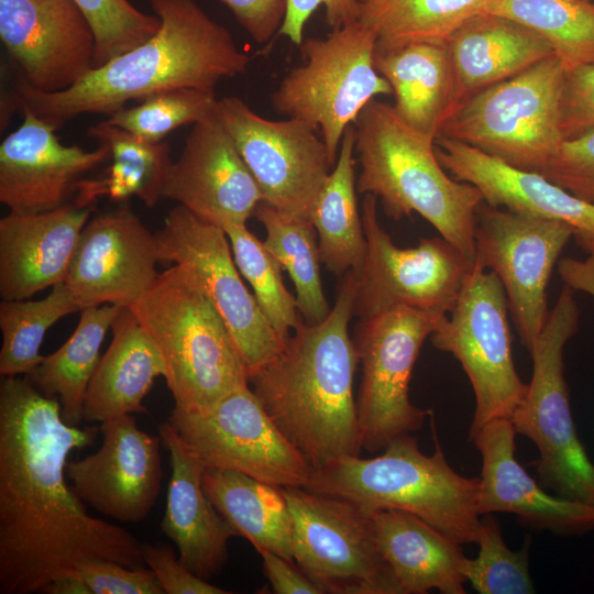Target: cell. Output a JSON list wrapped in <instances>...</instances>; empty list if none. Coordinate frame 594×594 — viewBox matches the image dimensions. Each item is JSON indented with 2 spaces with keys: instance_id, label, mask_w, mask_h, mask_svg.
<instances>
[{
  "instance_id": "cell-32",
  "label": "cell",
  "mask_w": 594,
  "mask_h": 594,
  "mask_svg": "<svg viewBox=\"0 0 594 594\" xmlns=\"http://www.w3.org/2000/svg\"><path fill=\"white\" fill-rule=\"evenodd\" d=\"M354 152L352 124L343 134L337 162L310 212L318 234L320 262L338 276L358 271L366 251L362 215L358 209Z\"/></svg>"
},
{
  "instance_id": "cell-25",
  "label": "cell",
  "mask_w": 594,
  "mask_h": 594,
  "mask_svg": "<svg viewBox=\"0 0 594 594\" xmlns=\"http://www.w3.org/2000/svg\"><path fill=\"white\" fill-rule=\"evenodd\" d=\"M92 207L65 204L36 213L9 212L0 219V296L29 299L65 282Z\"/></svg>"
},
{
  "instance_id": "cell-37",
  "label": "cell",
  "mask_w": 594,
  "mask_h": 594,
  "mask_svg": "<svg viewBox=\"0 0 594 594\" xmlns=\"http://www.w3.org/2000/svg\"><path fill=\"white\" fill-rule=\"evenodd\" d=\"M80 311L65 282L52 287L40 300L0 302V375L30 374L44 359L40 349L46 331L59 319Z\"/></svg>"
},
{
  "instance_id": "cell-19",
  "label": "cell",
  "mask_w": 594,
  "mask_h": 594,
  "mask_svg": "<svg viewBox=\"0 0 594 594\" xmlns=\"http://www.w3.org/2000/svg\"><path fill=\"white\" fill-rule=\"evenodd\" d=\"M160 262L155 234L124 206L86 223L65 284L80 311L106 304L130 308L155 282Z\"/></svg>"
},
{
  "instance_id": "cell-33",
  "label": "cell",
  "mask_w": 594,
  "mask_h": 594,
  "mask_svg": "<svg viewBox=\"0 0 594 594\" xmlns=\"http://www.w3.org/2000/svg\"><path fill=\"white\" fill-rule=\"evenodd\" d=\"M123 309L111 304L82 309L67 341L25 375L43 395L58 398L62 416L68 425L84 421V399L100 360V346Z\"/></svg>"
},
{
  "instance_id": "cell-4",
  "label": "cell",
  "mask_w": 594,
  "mask_h": 594,
  "mask_svg": "<svg viewBox=\"0 0 594 594\" xmlns=\"http://www.w3.org/2000/svg\"><path fill=\"white\" fill-rule=\"evenodd\" d=\"M353 127L361 165L356 190L374 195L394 220L420 215L474 263L476 211L483 197L473 185L448 175L438 161L436 140L407 124L394 106L376 99Z\"/></svg>"
},
{
  "instance_id": "cell-20",
  "label": "cell",
  "mask_w": 594,
  "mask_h": 594,
  "mask_svg": "<svg viewBox=\"0 0 594 594\" xmlns=\"http://www.w3.org/2000/svg\"><path fill=\"white\" fill-rule=\"evenodd\" d=\"M100 431V448L84 459L67 461L66 475L77 496L103 516L141 522L161 491V437L140 429L132 415L102 422Z\"/></svg>"
},
{
  "instance_id": "cell-7",
  "label": "cell",
  "mask_w": 594,
  "mask_h": 594,
  "mask_svg": "<svg viewBox=\"0 0 594 594\" xmlns=\"http://www.w3.org/2000/svg\"><path fill=\"white\" fill-rule=\"evenodd\" d=\"M564 285L531 351L532 375L510 420L539 451L540 484L554 495L594 506V463L574 426L564 377V348L578 332L580 309Z\"/></svg>"
},
{
  "instance_id": "cell-9",
  "label": "cell",
  "mask_w": 594,
  "mask_h": 594,
  "mask_svg": "<svg viewBox=\"0 0 594 594\" xmlns=\"http://www.w3.org/2000/svg\"><path fill=\"white\" fill-rule=\"evenodd\" d=\"M299 47L304 63L282 79L271 103L276 113L316 127L334 165L345 130L392 87L374 65L376 36L359 20Z\"/></svg>"
},
{
  "instance_id": "cell-31",
  "label": "cell",
  "mask_w": 594,
  "mask_h": 594,
  "mask_svg": "<svg viewBox=\"0 0 594 594\" xmlns=\"http://www.w3.org/2000/svg\"><path fill=\"white\" fill-rule=\"evenodd\" d=\"M202 486L237 537L249 540L257 552L266 550L294 561L293 520L280 487L211 466L204 471Z\"/></svg>"
},
{
  "instance_id": "cell-26",
  "label": "cell",
  "mask_w": 594,
  "mask_h": 594,
  "mask_svg": "<svg viewBox=\"0 0 594 594\" xmlns=\"http://www.w3.org/2000/svg\"><path fill=\"white\" fill-rule=\"evenodd\" d=\"M158 433L172 468L161 529L175 543L179 561L209 581L226 566L228 542L237 534L205 492L202 474L207 465L168 421L158 426Z\"/></svg>"
},
{
  "instance_id": "cell-38",
  "label": "cell",
  "mask_w": 594,
  "mask_h": 594,
  "mask_svg": "<svg viewBox=\"0 0 594 594\" xmlns=\"http://www.w3.org/2000/svg\"><path fill=\"white\" fill-rule=\"evenodd\" d=\"M222 228L240 274L252 286L256 301L276 332L287 340L304 320L296 297L284 284L280 264L245 223H227Z\"/></svg>"
},
{
  "instance_id": "cell-50",
  "label": "cell",
  "mask_w": 594,
  "mask_h": 594,
  "mask_svg": "<svg viewBox=\"0 0 594 594\" xmlns=\"http://www.w3.org/2000/svg\"><path fill=\"white\" fill-rule=\"evenodd\" d=\"M558 273L564 285L594 297V255L585 260L565 257L558 263Z\"/></svg>"
},
{
  "instance_id": "cell-21",
  "label": "cell",
  "mask_w": 594,
  "mask_h": 594,
  "mask_svg": "<svg viewBox=\"0 0 594 594\" xmlns=\"http://www.w3.org/2000/svg\"><path fill=\"white\" fill-rule=\"evenodd\" d=\"M161 197L221 227L254 216L261 189L216 110L193 125L164 176Z\"/></svg>"
},
{
  "instance_id": "cell-43",
  "label": "cell",
  "mask_w": 594,
  "mask_h": 594,
  "mask_svg": "<svg viewBox=\"0 0 594 594\" xmlns=\"http://www.w3.org/2000/svg\"><path fill=\"white\" fill-rule=\"evenodd\" d=\"M540 174L574 196L594 204V128L564 140Z\"/></svg>"
},
{
  "instance_id": "cell-47",
  "label": "cell",
  "mask_w": 594,
  "mask_h": 594,
  "mask_svg": "<svg viewBox=\"0 0 594 594\" xmlns=\"http://www.w3.org/2000/svg\"><path fill=\"white\" fill-rule=\"evenodd\" d=\"M320 6L324 7L326 23L331 30L359 19L358 0H287L285 19L277 34L299 46L306 23Z\"/></svg>"
},
{
  "instance_id": "cell-39",
  "label": "cell",
  "mask_w": 594,
  "mask_h": 594,
  "mask_svg": "<svg viewBox=\"0 0 594 594\" xmlns=\"http://www.w3.org/2000/svg\"><path fill=\"white\" fill-rule=\"evenodd\" d=\"M215 90L178 88L152 95L134 107H123L109 116V124L148 142H162L172 131L215 113Z\"/></svg>"
},
{
  "instance_id": "cell-23",
  "label": "cell",
  "mask_w": 594,
  "mask_h": 594,
  "mask_svg": "<svg viewBox=\"0 0 594 594\" xmlns=\"http://www.w3.org/2000/svg\"><path fill=\"white\" fill-rule=\"evenodd\" d=\"M438 161L454 179L469 183L491 207L559 220L576 244L594 255V204L583 200L540 173L514 167L472 145L437 138Z\"/></svg>"
},
{
  "instance_id": "cell-29",
  "label": "cell",
  "mask_w": 594,
  "mask_h": 594,
  "mask_svg": "<svg viewBox=\"0 0 594 594\" xmlns=\"http://www.w3.org/2000/svg\"><path fill=\"white\" fill-rule=\"evenodd\" d=\"M112 341L100 358L86 391L82 420L105 422L147 414L143 399L166 374L163 358L134 314L124 308L112 327Z\"/></svg>"
},
{
  "instance_id": "cell-49",
  "label": "cell",
  "mask_w": 594,
  "mask_h": 594,
  "mask_svg": "<svg viewBox=\"0 0 594 594\" xmlns=\"http://www.w3.org/2000/svg\"><path fill=\"white\" fill-rule=\"evenodd\" d=\"M264 574L276 594H323L322 590L298 566L271 551H260Z\"/></svg>"
},
{
  "instance_id": "cell-5",
  "label": "cell",
  "mask_w": 594,
  "mask_h": 594,
  "mask_svg": "<svg viewBox=\"0 0 594 594\" xmlns=\"http://www.w3.org/2000/svg\"><path fill=\"white\" fill-rule=\"evenodd\" d=\"M435 446L427 455L406 433L374 458L348 457L312 470L304 488L346 499L369 514L407 512L461 546L476 543L480 479L464 477L451 468L436 433Z\"/></svg>"
},
{
  "instance_id": "cell-2",
  "label": "cell",
  "mask_w": 594,
  "mask_h": 594,
  "mask_svg": "<svg viewBox=\"0 0 594 594\" xmlns=\"http://www.w3.org/2000/svg\"><path fill=\"white\" fill-rule=\"evenodd\" d=\"M148 1L161 20L152 37L62 91H41L20 78L11 96L14 108L29 109L59 129L78 116H110L129 101L166 90H215L221 79L246 72L250 56L195 0Z\"/></svg>"
},
{
  "instance_id": "cell-51",
  "label": "cell",
  "mask_w": 594,
  "mask_h": 594,
  "mask_svg": "<svg viewBox=\"0 0 594 594\" xmlns=\"http://www.w3.org/2000/svg\"><path fill=\"white\" fill-rule=\"evenodd\" d=\"M41 593L45 594H91L87 584L78 575H66L46 584Z\"/></svg>"
},
{
  "instance_id": "cell-14",
  "label": "cell",
  "mask_w": 594,
  "mask_h": 594,
  "mask_svg": "<svg viewBox=\"0 0 594 594\" xmlns=\"http://www.w3.org/2000/svg\"><path fill=\"white\" fill-rule=\"evenodd\" d=\"M155 237L161 262L186 270L221 315L250 380L283 350L286 340L244 285L223 228L178 205Z\"/></svg>"
},
{
  "instance_id": "cell-27",
  "label": "cell",
  "mask_w": 594,
  "mask_h": 594,
  "mask_svg": "<svg viewBox=\"0 0 594 594\" xmlns=\"http://www.w3.org/2000/svg\"><path fill=\"white\" fill-rule=\"evenodd\" d=\"M447 46L455 80L454 111L479 90L556 55L538 33L487 12L464 21L448 38Z\"/></svg>"
},
{
  "instance_id": "cell-6",
  "label": "cell",
  "mask_w": 594,
  "mask_h": 594,
  "mask_svg": "<svg viewBox=\"0 0 594 594\" xmlns=\"http://www.w3.org/2000/svg\"><path fill=\"white\" fill-rule=\"evenodd\" d=\"M129 309L163 358L176 407L204 411L250 384L224 320L182 266L160 273Z\"/></svg>"
},
{
  "instance_id": "cell-8",
  "label": "cell",
  "mask_w": 594,
  "mask_h": 594,
  "mask_svg": "<svg viewBox=\"0 0 594 594\" xmlns=\"http://www.w3.org/2000/svg\"><path fill=\"white\" fill-rule=\"evenodd\" d=\"M565 69L556 55L465 99L438 138L472 145L519 169L541 173L564 138L560 101Z\"/></svg>"
},
{
  "instance_id": "cell-24",
  "label": "cell",
  "mask_w": 594,
  "mask_h": 594,
  "mask_svg": "<svg viewBox=\"0 0 594 594\" xmlns=\"http://www.w3.org/2000/svg\"><path fill=\"white\" fill-rule=\"evenodd\" d=\"M516 435L512 420L499 418L470 436L482 458L479 514H514L532 527L561 536L593 530L594 506L547 493L518 463Z\"/></svg>"
},
{
  "instance_id": "cell-10",
  "label": "cell",
  "mask_w": 594,
  "mask_h": 594,
  "mask_svg": "<svg viewBox=\"0 0 594 594\" xmlns=\"http://www.w3.org/2000/svg\"><path fill=\"white\" fill-rule=\"evenodd\" d=\"M508 315L496 274L474 265L452 309L430 334L438 350L460 362L471 383L470 436L491 420L510 419L527 391L513 360Z\"/></svg>"
},
{
  "instance_id": "cell-45",
  "label": "cell",
  "mask_w": 594,
  "mask_h": 594,
  "mask_svg": "<svg viewBox=\"0 0 594 594\" xmlns=\"http://www.w3.org/2000/svg\"><path fill=\"white\" fill-rule=\"evenodd\" d=\"M560 124L564 140L594 128V63L565 70Z\"/></svg>"
},
{
  "instance_id": "cell-44",
  "label": "cell",
  "mask_w": 594,
  "mask_h": 594,
  "mask_svg": "<svg viewBox=\"0 0 594 594\" xmlns=\"http://www.w3.org/2000/svg\"><path fill=\"white\" fill-rule=\"evenodd\" d=\"M91 594H165L154 573L145 566L130 568L110 560H88L76 568Z\"/></svg>"
},
{
  "instance_id": "cell-30",
  "label": "cell",
  "mask_w": 594,
  "mask_h": 594,
  "mask_svg": "<svg viewBox=\"0 0 594 594\" xmlns=\"http://www.w3.org/2000/svg\"><path fill=\"white\" fill-rule=\"evenodd\" d=\"M374 65L392 87L399 117L436 140L454 111L455 80L447 43L375 48Z\"/></svg>"
},
{
  "instance_id": "cell-22",
  "label": "cell",
  "mask_w": 594,
  "mask_h": 594,
  "mask_svg": "<svg viewBox=\"0 0 594 594\" xmlns=\"http://www.w3.org/2000/svg\"><path fill=\"white\" fill-rule=\"evenodd\" d=\"M0 144V201L11 212L54 210L75 193L82 175L110 158L105 144L92 151L66 145L57 129L29 109Z\"/></svg>"
},
{
  "instance_id": "cell-1",
  "label": "cell",
  "mask_w": 594,
  "mask_h": 594,
  "mask_svg": "<svg viewBox=\"0 0 594 594\" xmlns=\"http://www.w3.org/2000/svg\"><path fill=\"white\" fill-rule=\"evenodd\" d=\"M97 427L78 428L56 398L24 376L0 383V593L32 594L76 575L88 560L145 566L127 529L90 516L66 483L69 453L90 446Z\"/></svg>"
},
{
  "instance_id": "cell-28",
  "label": "cell",
  "mask_w": 594,
  "mask_h": 594,
  "mask_svg": "<svg viewBox=\"0 0 594 594\" xmlns=\"http://www.w3.org/2000/svg\"><path fill=\"white\" fill-rule=\"evenodd\" d=\"M378 549L400 594H464L466 557L461 544L419 517L398 509L372 514Z\"/></svg>"
},
{
  "instance_id": "cell-35",
  "label": "cell",
  "mask_w": 594,
  "mask_h": 594,
  "mask_svg": "<svg viewBox=\"0 0 594 594\" xmlns=\"http://www.w3.org/2000/svg\"><path fill=\"white\" fill-rule=\"evenodd\" d=\"M254 217L265 229L264 245L289 274L305 322H321L331 308L321 283L318 234L310 218L284 212L264 201Z\"/></svg>"
},
{
  "instance_id": "cell-17",
  "label": "cell",
  "mask_w": 594,
  "mask_h": 594,
  "mask_svg": "<svg viewBox=\"0 0 594 594\" xmlns=\"http://www.w3.org/2000/svg\"><path fill=\"white\" fill-rule=\"evenodd\" d=\"M216 114L255 178L263 201L310 218L334 166L318 129L296 118L268 120L238 97L218 99Z\"/></svg>"
},
{
  "instance_id": "cell-15",
  "label": "cell",
  "mask_w": 594,
  "mask_h": 594,
  "mask_svg": "<svg viewBox=\"0 0 594 594\" xmlns=\"http://www.w3.org/2000/svg\"><path fill=\"white\" fill-rule=\"evenodd\" d=\"M573 237L572 229L553 219L491 207L476 211L474 265L501 280L509 316L522 345L531 351L546 324L547 289L559 256Z\"/></svg>"
},
{
  "instance_id": "cell-3",
  "label": "cell",
  "mask_w": 594,
  "mask_h": 594,
  "mask_svg": "<svg viewBox=\"0 0 594 594\" xmlns=\"http://www.w3.org/2000/svg\"><path fill=\"white\" fill-rule=\"evenodd\" d=\"M355 296L351 270L329 315L316 324L304 321L249 380L266 414L312 470L359 457L363 449L353 394L359 359L349 334Z\"/></svg>"
},
{
  "instance_id": "cell-36",
  "label": "cell",
  "mask_w": 594,
  "mask_h": 594,
  "mask_svg": "<svg viewBox=\"0 0 594 594\" xmlns=\"http://www.w3.org/2000/svg\"><path fill=\"white\" fill-rule=\"evenodd\" d=\"M481 12L508 18L541 35L565 70L594 63V2L483 0Z\"/></svg>"
},
{
  "instance_id": "cell-34",
  "label": "cell",
  "mask_w": 594,
  "mask_h": 594,
  "mask_svg": "<svg viewBox=\"0 0 594 594\" xmlns=\"http://www.w3.org/2000/svg\"><path fill=\"white\" fill-rule=\"evenodd\" d=\"M483 0H358L359 21L376 36L377 50L411 43H447Z\"/></svg>"
},
{
  "instance_id": "cell-41",
  "label": "cell",
  "mask_w": 594,
  "mask_h": 594,
  "mask_svg": "<svg viewBox=\"0 0 594 594\" xmlns=\"http://www.w3.org/2000/svg\"><path fill=\"white\" fill-rule=\"evenodd\" d=\"M87 18L96 40L94 67H99L152 37L161 26L156 14L129 0H74Z\"/></svg>"
},
{
  "instance_id": "cell-11",
  "label": "cell",
  "mask_w": 594,
  "mask_h": 594,
  "mask_svg": "<svg viewBox=\"0 0 594 594\" xmlns=\"http://www.w3.org/2000/svg\"><path fill=\"white\" fill-rule=\"evenodd\" d=\"M444 317L398 306L359 319L353 339L362 370L356 411L367 452L420 430L430 415L410 402L409 383L425 340Z\"/></svg>"
},
{
  "instance_id": "cell-16",
  "label": "cell",
  "mask_w": 594,
  "mask_h": 594,
  "mask_svg": "<svg viewBox=\"0 0 594 594\" xmlns=\"http://www.w3.org/2000/svg\"><path fill=\"white\" fill-rule=\"evenodd\" d=\"M211 468L237 471L276 487H304L312 468L272 421L249 385L213 407H174L167 420Z\"/></svg>"
},
{
  "instance_id": "cell-46",
  "label": "cell",
  "mask_w": 594,
  "mask_h": 594,
  "mask_svg": "<svg viewBox=\"0 0 594 594\" xmlns=\"http://www.w3.org/2000/svg\"><path fill=\"white\" fill-rule=\"evenodd\" d=\"M144 564L154 573L165 594H229L189 571L174 551L162 543H142Z\"/></svg>"
},
{
  "instance_id": "cell-18",
  "label": "cell",
  "mask_w": 594,
  "mask_h": 594,
  "mask_svg": "<svg viewBox=\"0 0 594 594\" xmlns=\"http://www.w3.org/2000/svg\"><path fill=\"white\" fill-rule=\"evenodd\" d=\"M0 38L31 87L70 88L94 68V31L74 0H0Z\"/></svg>"
},
{
  "instance_id": "cell-12",
  "label": "cell",
  "mask_w": 594,
  "mask_h": 594,
  "mask_svg": "<svg viewBox=\"0 0 594 594\" xmlns=\"http://www.w3.org/2000/svg\"><path fill=\"white\" fill-rule=\"evenodd\" d=\"M282 491L293 520L294 561L323 594H400L372 514L304 487Z\"/></svg>"
},
{
  "instance_id": "cell-40",
  "label": "cell",
  "mask_w": 594,
  "mask_h": 594,
  "mask_svg": "<svg viewBox=\"0 0 594 594\" xmlns=\"http://www.w3.org/2000/svg\"><path fill=\"white\" fill-rule=\"evenodd\" d=\"M484 516L476 542L477 557L466 559V582L480 594L535 593L529 573V544L520 551L510 550L495 518L491 514Z\"/></svg>"
},
{
  "instance_id": "cell-42",
  "label": "cell",
  "mask_w": 594,
  "mask_h": 594,
  "mask_svg": "<svg viewBox=\"0 0 594 594\" xmlns=\"http://www.w3.org/2000/svg\"><path fill=\"white\" fill-rule=\"evenodd\" d=\"M165 174L142 164L112 161L98 177L77 183L74 204L85 208L103 196L114 201L136 196L151 208L162 198L161 187Z\"/></svg>"
},
{
  "instance_id": "cell-13",
  "label": "cell",
  "mask_w": 594,
  "mask_h": 594,
  "mask_svg": "<svg viewBox=\"0 0 594 594\" xmlns=\"http://www.w3.org/2000/svg\"><path fill=\"white\" fill-rule=\"evenodd\" d=\"M377 200L365 194L362 202L366 251L354 271V316L364 319L398 306L448 316L474 263L442 237L398 248L378 221Z\"/></svg>"
},
{
  "instance_id": "cell-52",
  "label": "cell",
  "mask_w": 594,
  "mask_h": 594,
  "mask_svg": "<svg viewBox=\"0 0 594 594\" xmlns=\"http://www.w3.org/2000/svg\"><path fill=\"white\" fill-rule=\"evenodd\" d=\"M587 1L594 2V0H587Z\"/></svg>"
},
{
  "instance_id": "cell-48",
  "label": "cell",
  "mask_w": 594,
  "mask_h": 594,
  "mask_svg": "<svg viewBox=\"0 0 594 594\" xmlns=\"http://www.w3.org/2000/svg\"><path fill=\"white\" fill-rule=\"evenodd\" d=\"M226 4L238 23L256 43L268 42L278 33L287 0H218Z\"/></svg>"
}]
</instances>
